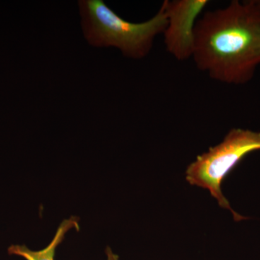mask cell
<instances>
[{
	"label": "cell",
	"mask_w": 260,
	"mask_h": 260,
	"mask_svg": "<svg viewBox=\"0 0 260 260\" xmlns=\"http://www.w3.org/2000/svg\"><path fill=\"white\" fill-rule=\"evenodd\" d=\"M192 58L198 69L216 81H250L260 64V0H234L198 18Z\"/></svg>",
	"instance_id": "cell-1"
},
{
	"label": "cell",
	"mask_w": 260,
	"mask_h": 260,
	"mask_svg": "<svg viewBox=\"0 0 260 260\" xmlns=\"http://www.w3.org/2000/svg\"><path fill=\"white\" fill-rule=\"evenodd\" d=\"M78 5L84 37L89 44L117 48L123 55L133 59L148 55L155 37L167 28V13L162 4L153 18L138 23L121 18L102 0H81Z\"/></svg>",
	"instance_id": "cell-2"
},
{
	"label": "cell",
	"mask_w": 260,
	"mask_h": 260,
	"mask_svg": "<svg viewBox=\"0 0 260 260\" xmlns=\"http://www.w3.org/2000/svg\"><path fill=\"white\" fill-rule=\"evenodd\" d=\"M260 150V133L236 128L221 143L212 147L191 162L186 171V179L191 185L210 191L221 208L232 212L237 221L245 219L234 211L222 192L221 184L233 169L251 152Z\"/></svg>",
	"instance_id": "cell-3"
},
{
	"label": "cell",
	"mask_w": 260,
	"mask_h": 260,
	"mask_svg": "<svg viewBox=\"0 0 260 260\" xmlns=\"http://www.w3.org/2000/svg\"><path fill=\"white\" fill-rule=\"evenodd\" d=\"M167 17L164 43L169 54L179 61L192 57L198 18L209 4L208 0H165Z\"/></svg>",
	"instance_id": "cell-4"
},
{
	"label": "cell",
	"mask_w": 260,
	"mask_h": 260,
	"mask_svg": "<svg viewBox=\"0 0 260 260\" xmlns=\"http://www.w3.org/2000/svg\"><path fill=\"white\" fill-rule=\"evenodd\" d=\"M73 229L79 232V218L75 216L64 219L61 222L51 242L42 250L34 251L25 245L13 244L8 248V254L20 256L25 260H54L56 248L63 242L67 233Z\"/></svg>",
	"instance_id": "cell-5"
},
{
	"label": "cell",
	"mask_w": 260,
	"mask_h": 260,
	"mask_svg": "<svg viewBox=\"0 0 260 260\" xmlns=\"http://www.w3.org/2000/svg\"><path fill=\"white\" fill-rule=\"evenodd\" d=\"M105 252L107 254V260H120L119 259V256L117 254H114L109 246L107 247Z\"/></svg>",
	"instance_id": "cell-6"
}]
</instances>
